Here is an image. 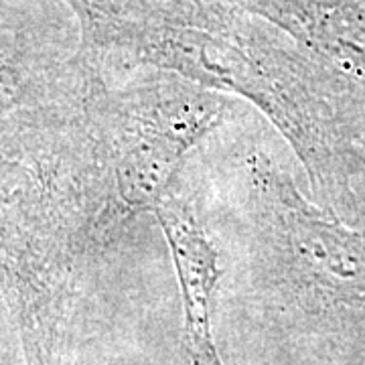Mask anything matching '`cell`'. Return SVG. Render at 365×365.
I'll return each mask as SVG.
<instances>
[{
	"mask_svg": "<svg viewBox=\"0 0 365 365\" xmlns=\"http://www.w3.org/2000/svg\"><path fill=\"white\" fill-rule=\"evenodd\" d=\"M66 2H67V4H71V2H73V0H66Z\"/></svg>",
	"mask_w": 365,
	"mask_h": 365,
	"instance_id": "obj_3",
	"label": "cell"
},
{
	"mask_svg": "<svg viewBox=\"0 0 365 365\" xmlns=\"http://www.w3.org/2000/svg\"><path fill=\"white\" fill-rule=\"evenodd\" d=\"M199 106V104H197ZM193 102L155 106L134 116L128 155L120 169L122 191L132 203L157 205L177 173L182 153L195 143L215 120L213 108H197Z\"/></svg>",
	"mask_w": 365,
	"mask_h": 365,
	"instance_id": "obj_1",
	"label": "cell"
},
{
	"mask_svg": "<svg viewBox=\"0 0 365 365\" xmlns=\"http://www.w3.org/2000/svg\"><path fill=\"white\" fill-rule=\"evenodd\" d=\"M181 278L191 337L201 365H217L209 343V307L217 282V252L205 240L195 220L182 209L155 205Z\"/></svg>",
	"mask_w": 365,
	"mask_h": 365,
	"instance_id": "obj_2",
	"label": "cell"
}]
</instances>
